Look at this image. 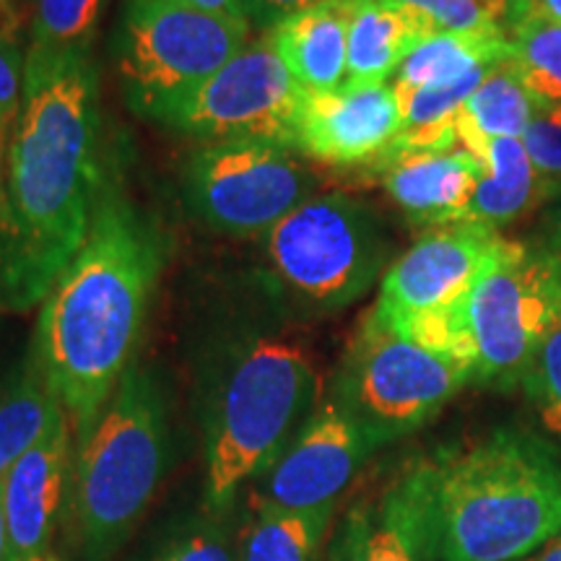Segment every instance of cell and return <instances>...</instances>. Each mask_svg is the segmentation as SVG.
Segmentation results:
<instances>
[{
  "mask_svg": "<svg viewBox=\"0 0 561 561\" xmlns=\"http://www.w3.org/2000/svg\"><path fill=\"white\" fill-rule=\"evenodd\" d=\"M104 178L94 60L30 47L0 191V310L45 301L87 242Z\"/></svg>",
  "mask_w": 561,
  "mask_h": 561,
  "instance_id": "cell-1",
  "label": "cell"
},
{
  "mask_svg": "<svg viewBox=\"0 0 561 561\" xmlns=\"http://www.w3.org/2000/svg\"><path fill=\"white\" fill-rule=\"evenodd\" d=\"M159 229L104 178L87 242L39 305L32 354L66 409L76 442L94 426L133 364L157 291Z\"/></svg>",
  "mask_w": 561,
  "mask_h": 561,
  "instance_id": "cell-2",
  "label": "cell"
},
{
  "mask_svg": "<svg viewBox=\"0 0 561 561\" xmlns=\"http://www.w3.org/2000/svg\"><path fill=\"white\" fill-rule=\"evenodd\" d=\"M432 561H520L561 530L551 442L500 430L424 458Z\"/></svg>",
  "mask_w": 561,
  "mask_h": 561,
  "instance_id": "cell-3",
  "label": "cell"
},
{
  "mask_svg": "<svg viewBox=\"0 0 561 561\" xmlns=\"http://www.w3.org/2000/svg\"><path fill=\"white\" fill-rule=\"evenodd\" d=\"M322 401L310 351L284 335H252L214 362L203 401L201 500L240 510L242 494L268 471Z\"/></svg>",
  "mask_w": 561,
  "mask_h": 561,
  "instance_id": "cell-4",
  "label": "cell"
},
{
  "mask_svg": "<svg viewBox=\"0 0 561 561\" xmlns=\"http://www.w3.org/2000/svg\"><path fill=\"white\" fill-rule=\"evenodd\" d=\"M170 409L159 377L133 364L76 442L62 561H121L170 468Z\"/></svg>",
  "mask_w": 561,
  "mask_h": 561,
  "instance_id": "cell-5",
  "label": "cell"
},
{
  "mask_svg": "<svg viewBox=\"0 0 561 561\" xmlns=\"http://www.w3.org/2000/svg\"><path fill=\"white\" fill-rule=\"evenodd\" d=\"M265 273L294 310L325 318L371 289L388 237L369 206L343 193L312 195L263 234Z\"/></svg>",
  "mask_w": 561,
  "mask_h": 561,
  "instance_id": "cell-6",
  "label": "cell"
},
{
  "mask_svg": "<svg viewBox=\"0 0 561 561\" xmlns=\"http://www.w3.org/2000/svg\"><path fill=\"white\" fill-rule=\"evenodd\" d=\"M561 320V280L536 244L504 240L450 310L453 359L494 390L523 385L533 356Z\"/></svg>",
  "mask_w": 561,
  "mask_h": 561,
  "instance_id": "cell-7",
  "label": "cell"
},
{
  "mask_svg": "<svg viewBox=\"0 0 561 561\" xmlns=\"http://www.w3.org/2000/svg\"><path fill=\"white\" fill-rule=\"evenodd\" d=\"M471 382V371L458 362L424 348L369 310L328 396L382 450L430 424Z\"/></svg>",
  "mask_w": 561,
  "mask_h": 561,
  "instance_id": "cell-8",
  "label": "cell"
},
{
  "mask_svg": "<svg viewBox=\"0 0 561 561\" xmlns=\"http://www.w3.org/2000/svg\"><path fill=\"white\" fill-rule=\"evenodd\" d=\"M250 32V21L180 0H128L115 50L125 100L161 123L248 45Z\"/></svg>",
  "mask_w": 561,
  "mask_h": 561,
  "instance_id": "cell-9",
  "label": "cell"
},
{
  "mask_svg": "<svg viewBox=\"0 0 561 561\" xmlns=\"http://www.w3.org/2000/svg\"><path fill=\"white\" fill-rule=\"evenodd\" d=\"M318 178L299 151L268 140L206 144L187 161L185 198L221 234L263 237L312 198Z\"/></svg>",
  "mask_w": 561,
  "mask_h": 561,
  "instance_id": "cell-10",
  "label": "cell"
},
{
  "mask_svg": "<svg viewBox=\"0 0 561 561\" xmlns=\"http://www.w3.org/2000/svg\"><path fill=\"white\" fill-rule=\"evenodd\" d=\"M301 100L305 89L273 53L268 37H263L248 42L161 123L208 144L268 140L297 151Z\"/></svg>",
  "mask_w": 561,
  "mask_h": 561,
  "instance_id": "cell-11",
  "label": "cell"
},
{
  "mask_svg": "<svg viewBox=\"0 0 561 561\" xmlns=\"http://www.w3.org/2000/svg\"><path fill=\"white\" fill-rule=\"evenodd\" d=\"M380 447L333 401H322L278 460L244 491L278 510L305 512L341 502Z\"/></svg>",
  "mask_w": 561,
  "mask_h": 561,
  "instance_id": "cell-12",
  "label": "cell"
},
{
  "mask_svg": "<svg viewBox=\"0 0 561 561\" xmlns=\"http://www.w3.org/2000/svg\"><path fill=\"white\" fill-rule=\"evenodd\" d=\"M504 237L479 221L434 227L385 271L375 310L390 325L450 310L502 248Z\"/></svg>",
  "mask_w": 561,
  "mask_h": 561,
  "instance_id": "cell-13",
  "label": "cell"
},
{
  "mask_svg": "<svg viewBox=\"0 0 561 561\" xmlns=\"http://www.w3.org/2000/svg\"><path fill=\"white\" fill-rule=\"evenodd\" d=\"M320 561H432L424 458L405 462L339 510Z\"/></svg>",
  "mask_w": 561,
  "mask_h": 561,
  "instance_id": "cell-14",
  "label": "cell"
},
{
  "mask_svg": "<svg viewBox=\"0 0 561 561\" xmlns=\"http://www.w3.org/2000/svg\"><path fill=\"white\" fill-rule=\"evenodd\" d=\"M73 455V426L66 409H60L45 434L5 473L3 510L11 561H62Z\"/></svg>",
  "mask_w": 561,
  "mask_h": 561,
  "instance_id": "cell-15",
  "label": "cell"
},
{
  "mask_svg": "<svg viewBox=\"0 0 561 561\" xmlns=\"http://www.w3.org/2000/svg\"><path fill=\"white\" fill-rule=\"evenodd\" d=\"M403 130L392 83L333 91H305L297 123V151L333 167L377 164Z\"/></svg>",
  "mask_w": 561,
  "mask_h": 561,
  "instance_id": "cell-16",
  "label": "cell"
},
{
  "mask_svg": "<svg viewBox=\"0 0 561 561\" xmlns=\"http://www.w3.org/2000/svg\"><path fill=\"white\" fill-rule=\"evenodd\" d=\"M382 187L416 227H447L468 219L486 164L466 149L388 153L377 161Z\"/></svg>",
  "mask_w": 561,
  "mask_h": 561,
  "instance_id": "cell-17",
  "label": "cell"
},
{
  "mask_svg": "<svg viewBox=\"0 0 561 561\" xmlns=\"http://www.w3.org/2000/svg\"><path fill=\"white\" fill-rule=\"evenodd\" d=\"M348 16L351 0H320L280 19L265 34L305 91H333L346 83Z\"/></svg>",
  "mask_w": 561,
  "mask_h": 561,
  "instance_id": "cell-18",
  "label": "cell"
},
{
  "mask_svg": "<svg viewBox=\"0 0 561 561\" xmlns=\"http://www.w3.org/2000/svg\"><path fill=\"white\" fill-rule=\"evenodd\" d=\"M437 32L424 13L403 0H351L346 83H388L413 50Z\"/></svg>",
  "mask_w": 561,
  "mask_h": 561,
  "instance_id": "cell-19",
  "label": "cell"
},
{
  "mask_svg": "<svg viewBox=\"0 0 561 561\" xmlns=\"http://www.w3.org/2000/svg\"><path fill=\"white\" fill-rule=\"evenodd\" d=\"M341 502L305 512L248 496L237 523L234 561H320Z\"/></svg>",
  "mask_w": 561,
  "mask_h": 561,
  "instance_id": "cell-20",
  "label": "cell"
},
{
  "mask_svg": "<svg viewBox=\"0 0 561 561\" xmlns=\"http://www.w3.org/2000/svg\"><path fill=\"white\" fill-rule=\"evenodd\" d=\"M237 523L240 510L216 512L201 500L151 520L121 561H234Z\"/></svg>",
  "mask_w": 561,
  "mask_h": 561,
  "instance_id": "cell-21",
  "label": "cell"
},
{
  "mask_svg": "<svg viewBox=\"0 0 561 561\" xmlns=\"http://www.w3.org/2000/svg\"><path fill=\"white\" fill-rule=\"evenodd\" d=\"M551 201L553 193L533 167L523 138H496L489 144L486 172L476 185L466 221L496 229Z\"/></svg>",
  "mask_w": 561,
  "mask_h": 561,
  "instance_id": "cell-22",
  "label": "cell"
},
{
  "mask_svg": "<svg viewBox=\"0 0 561 561\" xmlns=\"http://www.w3.org/2000/svg\"><path fill=\"white\" fill-rule=\"evenodd\" d=\"M536 115V100L517 79L510 60L486 73L481 87L458 115L460 149L471 151L486 164L489 144L496 138H523Z\"/></svg>",
  "mask_w": 561,
  "mask_h": 561,
  "instance_id": "cell-23",
  "label": "cell"
},
{
  "mask_svg": "<svg viewBox=\"0 0 561 561\" xmlns=\"http://www.w3.org/2000/svg\"><path fill=\"white\" fill-rule=\"evenodd\" d=\"M510 58L507 37H486V34L437 32L424 45L416 47L409 60L396 73L392 89L398 94L416 91L437 83L458 81L479 68L500 66Z\"/></svg>",
  "mask_w": 561,
  "mask_h": 561,
  "instance_id": "cell-24",
  "label": "cell"
},
{
  "mask_svg": "<svg viewBox=\"0 0 561 561\" xmlns=\"http://www.w3.org/2000/svg\"><path fill=\"white\" fill-rule=\"evenodd\" d=\"M62 409L30 351L26 362L0 388V479L45 434Z\"/></svg>",
  "mask_w": 561,
  "mask_h": 561,
  "instance_id": "cell-25",
  "label": "cell"
},
{
  "mask_svg": "<svg viewBox=\"0 0 561 561\" xmlns=\"http://www.w3.org/2000/svg\"><path fill=\"white\" fill-rule=\"evenodd\" d=\"M507 60L536 104H561V21L517 19Z\"/></svg>",
  "mask_w": 561,
  "mask_h": 561,
  "instance_id": "cell-26",
  "label": "cell"
},
{
  "mask_svg": "<svg viewBox=\"0 0 561 561\" xmlns=\"http://www.w3.org/2000/svg\"><path fill=\"white\" fill-rule=\"evenodd\" d=\"M107 0H34L32 45L55 53H89Z\"/></svg>",
  "mask_w": 561,
  "mask_h": 561,
  "instance_id": "cell-27",
  "label": "cell"
},
{
  "mask_svg": "<svg viewBox=\"0 0 561 561\" xmlns=\"http://www.w3.org/2000/svg\"><path fill=\"white\" fill-rule=\"evenodd\" d=\"M424 13L439 32L507 37L517 24L515 0H403Z\"/></svg>",
  "mask_w": 561,
  "mask_h": 561,
  "instance_id": "cell-28",
  "label": "cell"
},
{
  "mask_svg": "<svg viewBox=\"0 0 561 561\" xmlns=\"http://www.w3.org/2000/svg\"><path fill=\"white\" fill-rule=\"evenodd\" d=\"M523 390L543 430L561 442V320L533 356Z\"/></svg>",
  "mask_w": 561,
  "mask_h": 561,
  "instance_id": "cell-29",
  "label": "cell"
},
{
  "mask_svg": "<svg viewBox=\"0 0 561 561\" xmlns=\"http://www.w3.org/2000/svg\"><path fill=\"white\" fill-rule=\"evenodd\" d=\"M523 144L536 172L557 198L561 193V104H536Z\"/></svg>",
  "mask_w": 561,
  "mask_h": 561,
  "instance_id": "cell-30",
  "label": "cell"
},
{
  "mask_svg": "<svg viewBox=\"0 0 561 561\" xmlns=\"http://www.w3.org/2000/svg\"><path fill=\"white\" fill-rule=\"evenodd\" d=\"M26 76V53L21 50L19 42L0 32V128H11L16 121L21 104V91H24Z\"/></svg>",
  "mask_w": 561,
  "mask_h": 561,
  "instance_id": "cell-31",
  "label": "cell"
},
{
  "mask_svg": "<svg viewBox=\"0 0 561 561\" xmlns=\"http://www.w3.org/2000/svg\"><path fill=\"white\" fill-rule=\"evenodd\" d=\"M320 3V0H244V13H248V21L252 26H276L280 19L291 16L307 5Z\"/></svg>",
  "mask_w": 561,
  "mask_h": 561,
  "instance_id": "cell-32",
  "label": "cell"
},
{
  "mask_svg": "<svg viewBox=\"0 0 561 561\" xmlns=\"http://www.w3.org/2000/svg\"><path fill=\"white\" fill-rule=\"evenodd\" d=\"M536 248L543 252V257L551 263L553 273L561 280V193L549 203Z\"/></svg>",
  "mask_w": 561,
  "mask_h": 561,
  "instance_id": "cell-33",
  "label": "cell"
},
{
  "mask_svg": "<svg viewBox=\"0 0 561 561\" xmlns=\"http://www.w3.org/2000/svg\"><path fill=\"white\" fill-rule=\"evenodd\" d=\"M520 19L561 21V0H517Z\"/></svg>",
  "mask_w": 561,
  "mask_h": 561,
  "instance_id": "cell-34",
  "label": "cell"
},
{
  "mask_svg": "<svg viewBox=\"0 0 561 561\" xmlns=\"http://www.w3.org/2000/svg\"><path fill=\"white\" fill-rule=\"evenodd\" d=\"M180 3L195 5V9H203L210 13H221V16L248 21V13H244V0H180Z\"/></svg>",
  "mask_w": 561,
  "mask_h": 561,
  "instance_id": "cell-35",
  "label": "cell"
},
{
  "mask_svg": "<svg viewBox=\"0 0 561 561\" xmlns=\"http://www.w3.org/2000/svg\"><path fill=\"white\" fill-rule=\"evenodd\" d=\"M520 561H561V530L553 538H549L541 549L528 553V557Z\"/></svg>",
  "mask_w": 561,
  "mask_h": 561,
  "instance_id": "cell-36",
  "label": "cell"
},
{
  "mask_svg": "<svg viewBox=\"0 0 561 561\" xmlns=\"http://www.w3.org/2000/svg\"><path fill=\"white\" fill-rule=\"evenodd\" d=\"M0 561H11L9 525H5V510H3V479H0Z\"/></svg>",
  "mask_w": 561,
  "mask_h": 561,
  "instance_id": "cell-37",
  "label": "cell"
},
{
  "mask_svg": "<svg viewBox=\"0 0 561 561\" xmlns=\"http://www.w3.org/2000/svg\"><path fill=\"white\" fill-rule=\"evenodd\" d=\"M3 128H0V191H3Z\"/></svg>",
  "mask_w": 561,
  "mask_h": 561,
  "instance_id": "cell-38",
  "label": "cell"
},
{
  "mask_svg": "<svg viewBox=\"0 0 561 561\" xmlns=\"http://www.w3.org/2000/svg\"><path fill=\"white\" fill-rule=\"evenodd\" d=\"M515 5H517V0H515ZM517 16H520V13H517Z\"/></svg>",
  "mask_w": 561,
  "mask_h": 561,
  "instance_id": "cell-39",
  "label": "cell"
}]
</instances>
